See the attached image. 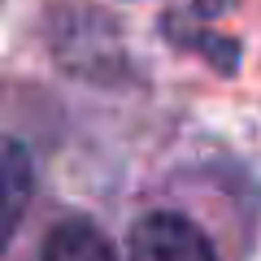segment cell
Masks as SVG:
<instances>
[{"label": "cell", "instance_id": "7a4b0ae2", "mask_svg": "<svg viewBox=\"0 0 261 261\" xmlns=\"http://www.w3.org/2000/svg\"><path fill=\"white\" fill-rule=\"evenodd\" d=\"M126 261H218L214 244L187 214L152 209L126 231Z\"/></svg>", "mask_w": 261, "mask_h": 261}, {"label": "cell", "instance_id": "6da1fadb", "mask_svg": "<svg viewBox=\"0 0 261 261\" xmlns=\"http://www.w3.org/2000/svg\"><path fill=\"white\" fill-rule=\"evenodd\" d=\"M48 53L70 79L83 83H122L130 74L126 48H122V31L105 9L87 5V0H61L44 18Z\"/></svg>", "mask_w": 261, "mask_h": 261}, {"label": "cell", "instance_id": "277c9868", "mask_svg": "<svg viewBox=\"0 0 261 261\" xmlns=\"http://www.w3.org/2000/svg\"><path fill=\"white\" fill-rule=\"evenodd\" d=\"M161 31H166V39L174 48H187V53L205 57L218 74H231L235 65H240V44H235L231 35H218V31H209V27H187V22H178V18H161Z\"/></svg>", "mask_w": 261, "mask_h": 261}, {"label": "cell", "instance_id": "5b68a950", "mask_svg": "<svg viewBox=\"0 0 261 261\" xmlns=\"http://www.w3.org/2000/svg\"><path fill=\"white\" fill-rule=\"evenodd\" d=\"M0 170H5V235L13 240L22 214H27V200L35 192V166H31L22 140H5V166Z\"/></svg>", "mask_w": 261, "mask_h": 261}, {"label": "cell", "instance_id": "8992f818", "mask_svg": "<svg viewBox=\"0 0 261 261\" xmlns=\"http://www.w3.org/2000/svg\"><path fill=\"white\" fill-rule=\"evenodd\" d=\"M235 0H192V9L200 13V18H214V13H226Z\"/></svg>", "mask_w": 261, "mask_h": 261}, {"label": "cell", "instance_id": "3957f363", "mask_svg": "<svg viewBox=\"0 0 261 261\" xmlns=\"http://www.w3.org/2000/svg\"><path fill=\"white\" fill-rule=\"evenodd\" d=\"M39 261H118L109 235L87 218H65L39 244Z\"/></svg>", "mask_w": 261, "mask_h": 261}]
</instances>
